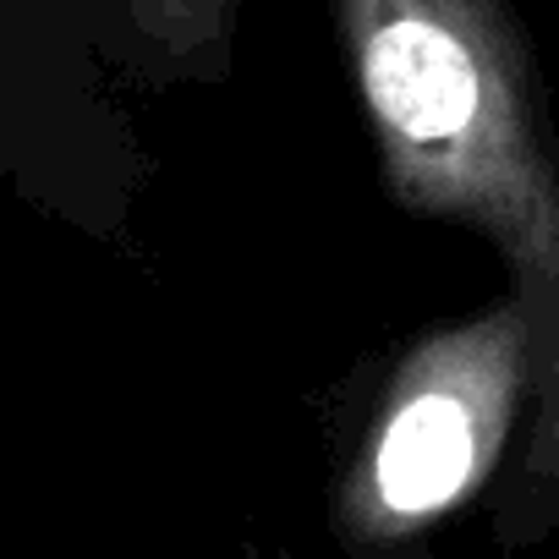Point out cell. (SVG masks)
Here are the masks:
<instances>
[{"label": "cell", "instance_id": "cell-1", "mask_svg": "<svg viewBox=\"0 0 559 559\" xmlns=\"http://www.w3.org/2000/svg\"><path fill=\"white\" fill-rule=\"evenodd\" d=\"M390 192L477 225L532 330L526 477L559 499V148L504 0H335Z\"/></svg>", "mask_w": 559, "mask_h": 559}, {"label": "cell", "instance_id": "cell-2", "mask_svg": "<svg viewBox=\"0 0 559 559\" xmlns=\"http://www.w3.org/2000/svg\"><path fill=\"white\" fill-rule=\"evenodd\" d=\"M532 401V330L515 302L423 335L384 384L373 433L341 493L346 532L412 537L455 515L493 472Z\"/></svg>", "mask_w": 559, "mask_h": 559}, {"label": "cell", "instance_id": "cell-3", "mask_svg": "<svg viewBox=\"0 0 559 559\" xmlns=\"http://www.w3.org/2000/svg\"><path fill=\"white\" fill-rule=\"evenodd\" d=\"M236 0H121V12L132 17V28L176 56H192L203 45H214L225 34Z\"/></svg>", "mask_w": 559, "mask_h": 559}]
</instances>
